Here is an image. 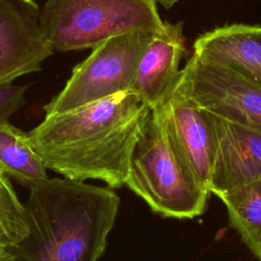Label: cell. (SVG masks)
I'll list each match as a JSON object with an SVG mask.
<instances>
[{
	"label": "cell",
	"instance_id": "obj_2",
	"mask_svg": "<svg viewBox=\"0 0 261 261\" xmlns=\"http://www.w3.org/2000/svg\"><path fill=\"white\" fill-rule=\"evenodd\" d=\"M120 199L110 187L48 178L23 203L28 232L5 249L7 261H98Z\"/></svg>",
	"mask_w": 261,
	"mask_h": 261
},
{
	"label": "cell",
	"instance_id": "obj_7",
	"mask_svg": "<svg viewBox=\"0 0 261 261\" xmlns=\"http://www.w3.org/2000/svg\"><path fill=\"white\" fill-rule=\"evenodd\" d=\"M151 111L177 159L209 191L214 157L209 113L185 96L177 83Z\"/></svg>",
	"mask_w": 261,
	"mask_h": 261
},
{
	"label": "cell",
	"instance_id": "obj_8",
	"mask_svg": "<svg viewBox=\"0 0 261 261\" xmlns=\"http://www.w3.org/2000/svg\"><path fill=\"white\" fill-rule=\"evenodd\" d=\"M35 0H0V85L40 71L54 49Z\"/></svg>",
	"mask_w": 261,
	"mask_h": 261
},
{
	"label": "cell",
	"instance_id": "obj_5",
	"mask_svg": "<svg viewBox=\"0 0 261 261\" xmlns=\"http://www.w3.org/2000/svg\"><path fill=\"white\" fill-rule=\"evenodd\" d=\"M154 33L115 36L93 48L72 70L64 88L44 106L53 115L130 91L138 63Z\"/></svg>",
	"mask_w": 261,
	"mask_h": 261
},
{
	"label": "cell",
	"instance_id": "obj_12",
	"mask_svg": "<svg viewBox=\"0 0 261 261\" xmlns=\"http://www.w3.org/2000/svg\"><path fill=\"white\" fill-rule=\"evenodd\" d=\"M0 163L8 176L29 189L49 178L28 133L8 121L0 124Z\"/></svg>",
	"mask_w": 261,
	"mask_h": 261
},
{
	"label": "cell",
	"instance_id": "obj_10",
	"mask_svg": "<svg viewBox=\"0 0 261 261\" xmlns=\"http://www.w3.org/2000/svg\"><path fill=\"white\" fill-rule=\"evenodd\" d=\"M186 53L182 23L164 22L138 63L130 92L152 109L177 83Z\"/></svg>",
	"mask_w": 261,
	"mask_h": 261
},
{
	"label": "cell",
	"instance_id": "obj_17",
	"mask_svg": "<svg viewBox=\"0 0 261 261\" xmlns=\"http://www.w3.org/2000/svg\"><path fill=\"white\" fill-rule=\"evenodd\" d=\"M157 3L161 4L164 8L169 9L171 8L175 3H177L179 0H155Z\"/></svg>",
	"mask_w": 261,
	"mask_h": 261
},
{
	"label": "cell",
	"instance_id": "obj_15",
	"mask_svg": "<svg viewBox=\"0 0 261 261\" xmlns=\"http://www.w3.org/2000/svg\"><path fill=\"white\" fill-rule=\"evenodd\" d=\"M28 86H17L12 83L0 85V124L27 103Z\"/></svg>",
	"mask_w": 261,
	"mask_h": 261
},
{
	"label": "cell",
	"instance_id": "obj_9",
	"mask_svg": "<svg viewBox=\"0 0 261 261\" xmlns=\"http://www.w3.org/2000/svg\"><path fill=\"white\" fill-rule=\"evenodd\" d=\"M209 115L214 132L210 193L217 195L261 178V129Z\"/></svg>",
	"mask_w": 261,
	"mask_h": 261
},
{
	"label": "cell",
	"instance_id": "obj_14",
	"mask_svg": "<svg viewBox=\"0 0 261 261\" xmlns=\"http://www.w3.org/2000/svg\"><path fill=\"white\" fill-rule=\"evenodd\" d=\"M0 218L7 225L17 242L28 232L23 203L18 200L14 189L0 163Z\"/></svg>",
	"mask_w": 261,
	"mask_h": 261
},
{
	"label": "cell",
	"instance_id": "obj_13",
	"mask_svg": "<svg viewBox=\"0 0 261 261\" xmlns=\"http://www.w3.org/2000/svg\"><path fill=\"white\" fill-rule=\"evenodd\" d=\"M245 244L261 260V178L216 195Z\"/></svg>",
	"mask_w": 261,
	"mask_h": 261
},
{
	"label": "cell",
	"instance_id": "obj_4",
	"mask_svg": "<svg viewBox=\"0 0 261 261\" xmlns=\"http://www.w3.org/2000/svg\"><path fill=\"white\" fill-rule=\"evenodd\" d=\"M125 186L154 212L172 218L202 214L210 194L177 159L152 111L134 147Z\"/></svg>",
	"mask_w": 261,
	"mask_h": 261
},
{
	"label": "cell",
	"instance_id": "obj_11",
	"mask_svg": "<svg viewBox=\"0 0 261 261\" xmlns=\"http://www.w3.org/2000/svg\"><path fill=\"white\" fill-rule=\"evenodd\" d=\"M193 54L261 88V25L234 23L207 31L195 40Z\"/></svg>",
	"mask_w": 261,
	"mask_h": 261
},
{
	"label": "cell",
	"instance_id": "obj_18",
	"mask_svg": "<svg viewBox=\"0 0 261 261\" xmlns=\"http://www.w3.org/2000/svg\"><path fill=\"white\" fill-rule=\"evenodd\" d=\"M0 261H7V257L4 250H0Z\"/></svg>",
	"mask_w": 261,
	"mask_h": 261
},
{
	"label": "cell",
	"instance_id": "obj_1",
	"mask_svg": "<svg viewBox=\"0 0 261 261\" xmlns=\"http://www.w3.org/2000/svg\"><path fill=\"white\" fill-rule=\"evenodd\" d=\"M151 108L132 93L46 115L28 133L47 169L63 177L102 180L112 189L125 185L134 147Z\"/></svg>",
	"mask_w": 261,
	"mask_h": 261
},
{
	"label": "cell",
	"instance_id": "obj_16",
	"mask_svg": "<svg viewBox=\"0 0 261 261\" xmlns=\"http://www.w3.org/2000/svg\"><path fill=\"white\" fill-rule=\"evenodd\" d=\"M17 240L9 230L4 221L0 218V250H5L15 244H17Z\"/></svg>",
	"mask_w": 261,
	"mask_h": 261
},
{
	"label": "cell",
	"instance_id": "obj_3",
	"mask_svg": "<svg viewBox=\"0 0 261 261\" xmlns=\"http://www.w3.org/2000/svg\"><path fill=\"white\" fill-rule=\"evenodd\" d=\"M40 21L59 52L93 49L123 34L155 33L164 23L155 0H46Z\"/></svg>",
	"mask_w": 261,
	"mask_h": 261
},
{
	"label": "cell",
	"instance_id": "obj_6",
	"mask_svg": "<svg viewBox=\"0 0 261 261\" xmlns=\"http://www.w3.org/2000/svg\"><path fill=\"white\" fill-rule=\"evenodd\" d=\"M177 87L208 113L261 129V88L232 70L192 54L181 68Z\"/></svg>",
	"mask_w": 261,
	"mask_h": 261
}]
</instances>
